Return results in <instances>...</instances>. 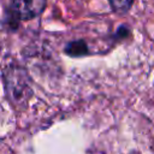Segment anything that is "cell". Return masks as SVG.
<instances>
[{
	"instance_id": "obj_1",
	"label": "cell",
	"mask_w": 154,
	"mask_h": 154,
	"mask_svg": "<svg viewBox=\"0 0 154 154\" xmlns=\"http://www.w3.org/2000/svg\"><path fill=\"white\" fill-rule=\"evenodd\" d=\"M5 91L11 105L17 109H23L28 105L32 89L26 71L18 66H8L4 71Z\"/></svg>"
},
{
	"instance_id": "obj_2",
	"label": "cell",
	"mask_w": 154,
	"mask_h": 154,
	"mask_svg": "<svg viewBox=\"0 0 154 154\" xmlns=\"http://www.w3.org/2000/svg\"><path fill=\"white\" fill-rule=\"evenodd\" d=\"M46 2L47 0H13L12 12L20 20L32 19L43 12Z\"/></svg>"
},
{
	"instance_id": "obj_3",
	"label": "cell",
	"mask_w": 154,
	"mask_h": 154,
	"mask_svg": "<svg viewBox=\"0 0 154 154\" xmlns=\"http://www.w3.org/2000/svg\"><path fill=\"white\" fill-rule=\"evenodd\" d=\"M65 53L71 55V57H81V55H85L88 54V46L83 40H78V41H72L70 42L66 48H65Z\"/></svg>"
},
{
	"instance_id": "obj_4",
	"label": "cell",
	"mask_w": 154,
	"mask_h": 154,
	"mask_svg": "<svg viewBox=\"0 0 154 154\" xmlns=\"http://www.w3.org/2000/svg\"><path fill=\"white\" fill-rule=\"evenodd\" d=\"M111 8L118 14H125L130 11L134 0H108Z\"/></svg>"
},
{
	"instance_id": "obj_5",
	"label": "cell",
	"mask_w": 154,
	"mask_h": 154,
	"mask_svg": "<svg viewBox=\"0 0 154 154\" xmlns=\"http://www.w3.org/2000/svg\"><path fill=\"white\" fill-rule=\"evenodd\" d=\"M130 36V28L126 25H120L116 32V38L118 40H124Z\"/></svg>"
},
{
	"instance_id": "obj_6",
	"label": "cell",
	"mask_w": 154,
	"mask_h": 154,
	"mask_svg": "<svg viewBox=\"0 0 154 154\" xmlns=\"http://www.w3.org/2000/svg\"><path fill=\"white\" fill-rule=\"evenodd\" d=\"M153 85H154V82H153Z\"/></svg>"
}]
</instances>
